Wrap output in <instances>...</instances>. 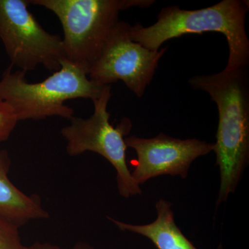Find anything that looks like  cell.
Returning <instances> with one entry per match:
<instances>
[{
	"mask_svg": "<svg viewBox=\"0 0 249 249\" xmlns=\"http://www.w3.org/2000/svg\"><path fill=\"white\" fill-rule=\"evenodd\" d=\"M248 68L224 69L219 73L190 78L192 88L209 93L217 105L219 123L213 151L220 172L217 205L235 193L249 160Z\"/></svg>",
	"mask_w": 249,
	"mask_h": 249,
	"instance_id": "6da1fadb",
	"label": "cell"
},
{
	"mask_svg": "<svg viewBox=\"0 0 249 249\" xmlns=\"http://www.w3.org/2000/svg\"><path fill=\"white\" fill-rule=\"evenodd\" d=\"M249 1L223 0L196 10H184L178 6L163 8L155 24L147 27L137 24L131 26L129 35L151 51H158L170 39L185 34L220 33L229 45V55L226 70L247 68L249 62V40L245 22Z\"/></svg>",
	"mask_w": 249,
	"mask_h": 249,
	"instance_id": "7a4b0ae2",
	"label": "cell"
},
{
	"mask_svg": "<svg viewBox=\"0 0 249 249\" xmlns=\"http://www.w3.org/2000/svg\"><path fill=\"white\" fill-rule=\"evenodd\" d=\"M26 72L13 70L10 65L0 80V99L9 105L18 122L43 120L52 116L71 119L73 108L65 105L68 100L97 99L103 88L78 67L67 60L61 61L58 71L40 83H31Z\"/></svg>",
	"mask_w": 249,
	"mask_h": 249,
	"instance_id": "3957f363",
	"label": "cell"
},
{
	"mask_svg": "<svg viewBox=\"0 0 249 249\" xmlns=\"http://www.w3.org/2000/svg\"><path fill=\"white\" fill-rule=\"evenodd\" d=\"M58 18L62 29L64 59L88 75L113 29L121 11L147 9L154 0H29Z\"/></svg>",
	"mask_w": 249,
	"mask_h": 249,
	"instance_id": "277c9868",
	"label": "cell"
},
{
	"mask_svg": "<svg viewBox=\"0 0 249 249\" xmlns=\"http://www.w3.org/2000/svg\"><path fill=\"white\" fill-rule=\"evenodd\" d=\"M111 89V85H106L100 97L93 101L92 115L88 119L73 116L70 124L61 129V134L66 140L69 155L75 157L90 151L107 160L115 168L119 194L129 198L142 193L126 161L127 147L124 138L130 132L132 124L127 119H122L116 127L109 123L110 113L107 106Z\"/></svg>",
	"mask_w": 249,
	"mask_h": 249,
	"instance_id": "5b68a950",
	"label": "cell"
},
{
	"mask_svg": "<svg viewBox=\"0 0 249 249\" xmlns=\"http://www.w3.org/2000/svg\"><path fill=\"white\" fill-rule=\"evenodd\" d=\"M29 0H0V40L11 65L21 71L42 65L58 71L64 59L62 38L43 29L31 14Z\"/></svg>",
	"mask_w": 249,
	"mask_h": 249,
	"instance_id": "8992f818",
	"label": "cell"
},
{
	"mask_svg": "<svg viewBox=\"0 0 249 249\" xmlns=\"http://www.w3.org/2000/svg\"><path fill=\"white\" fill-rule=\"evenodd\" d=\"M130 27L124 21L117 23L88 76L101 86L121 80L142 98L168 47L149 50L132 40Z\"/></svg>",
	"mask_w": 249,
	"mask_h": 249,
	"instance_id": "52a82bcc",
	"label": "cell"
},
{
	"mask_svg": "<svg viewBox=\"0 0 249 249\" xmlns=\"http://www.w3.org/2000/svg\"><path fill=\"white\" fill-rule=\"evenodd\" d=\"M124 142L137 153V160L131 175L139 186L162 175L186 178L193 162L214 150L212 142L196 139L183 140L163 133L151 139L126 137Z\"/></svg>",
	"mask_w": 249,
	"mask_h": 249,
	"instance_id": "ba28073f",
	"label": "cell"
},
{
	"mask_svg": "<svg viewBox=\"0 0 249 249\" xmlns=\"http://www.w3.org/2000/svg\"><path fill=\"white\" fill-rule=\"evenodd\" d=\"M11 164L9 152L0 147V216L19 228L31 221L48 219L40 198L25 194L11 181Z\"/></svg>",
	"mask_w": 249,
	"mask_h": 249,
	"instance_id": "9c48e42d",
	"label": "cell"
},
{
	"mask_svg": "<svg viewBox=\"0 0 249 249\" xmlns=\"http://www.w3.org/2000/svg\"><path fill=\"white\" fill-rule=\"evenodd\" d=\"M156 210L157 219L145 225H134L107 218L121 231L134 232L149 239L157 249H197L177 226L171 203L160 199L156 204Z\"/></svg>",
	"mask_w": 249,
	"mask_h": 249,
	"instance_id": "30bf717a",
	"label": "cell"
},
{
	"mask_svg": "<svg viewBox=\"0 0 249 249\" xmlns=\"http://www.w3.org/2000/svg\"><path fill=\"white\" fill-rule=\"evenodd\" d=\"M19 229L0 216V249H29L22 244Z\"/></svg>",
	"mask_w": 249,
	"mask_h": 249,
	"instance_id": "8fae6325",
	"label": "cell"
},
{
	"mask_svg": "<svg viewBox=\"0 0 249 249\" xmlns=\"http://www.w3.org/2000/svg\"><path fill=\"white\" fill-rule=\"evenodd\" d=\"M18 123L12 109L0 99V142L9 139Z\"/></svg>",
	"mask_w": 249,
	"mask_h": 249,
	"instance_id": "7c38bea8",
	"label": "cell"
},
{
	"mask_svg": "<svg viewBox=\"0 0 249 249\" xmlns=\"http://www.w3.org/2000/svg\"><path fill=\"white\" fill-rule=\"evenodd\" d=\"M29 249H65L60 248L58 246L52 245L50 243H40V242H35L30 247H28ZM68 249H96L89 244L85 242H78L75 244L71 248Z\"/></svg>",
	"mask_w": 249,
	"mask_h": 249,
	"instance_id": "4fadbf2b",
	"label": "cell"
}]
</instances>
